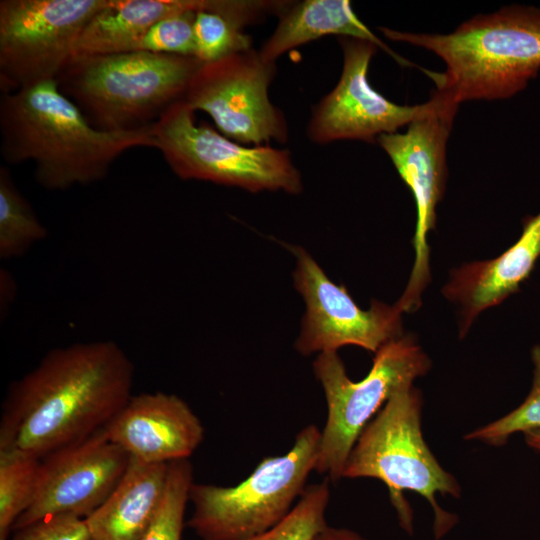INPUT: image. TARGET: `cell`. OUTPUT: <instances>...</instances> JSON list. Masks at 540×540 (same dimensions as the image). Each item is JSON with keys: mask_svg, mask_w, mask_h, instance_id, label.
<instances>
[{"mask_svg": "<svg viewBox=\"0 0 540 540\" xmlns=\"http://www.w3.org/2000/svg\"><path fill=\"white\" fill-rule=\"evenodd\" d=\"M134 365L114 341L49 350L7 391L0 450L42 459L103 430L132 397Z\"/></svg>", "mask_w": 540, "mask_h": 540, "instance_id": "obj_1", "label": "cell"}, {"mask_svg": "<svg viewBox=\"0 0 540 540\" xmlns=\"http://www.w3.org/2000/svg\"><path fill=\"white\" fill-rule=\"evenodd\" d=\"M152 128L96 129L56 80L2 94L0 100L2 158L11 165L33 162L35 181L51 191L98 182L122 153L156 148Z\"/></svg>", "mask_w": 540, "mask_h": 540, "instance_id": "obj_2", "label": "cell"}, {"mask_svg": "<svg viewBox=\"0 0 540 540\" xmlns=\"http://www.w3.org/2000/svg\"><path fill=\"white\" fill-rule=\"evenodd\" d=\"M379 30L391 40L439 56L446 70L436 73L425 69L424 73L459 104L510 98L540 70V8L535 6L509 5L476 15L448 34Z\"/></svg>", "mask_w": 540, "mask_h": 540, "instance_id": "obj_3", "label": "cell"}, {"mask_svg": "<svg viewBox=\"0 0 540 540\" xmlns=\"http://www.w3.org/2000/svg\"><path fill=\"white\" fill-rule=\"evenodd\" d=\"M202 64L147 51L73 56L56 82L93 127L125 132L152 126L182 100Z\"/></svg>", "mask_w": 540, "mask_h": 540, "instance_id": "obj_4", "label": "cell"}, {"mask_svg": "<svg viewBox=\"0 0 540 540\" xmlns=\"http://www.w3.org/2000/svg\"><path fill=\"white\" fill-rule=\"evenodd\" d=\"M423 397L414 386L396 392L365 427L347 459L342 478H374L389 492L401 528L413 533V512L404 497L412 491L424 497L434 513L433 531L442 539L458 523L436 495L459 498L457 479L435 458L423 437Z\"/></svg>", "mask_w": 540, "mask_h": 540, "instance_id": "obj_5", "label": "cell"}, {"mask_svg": "<svg viewBox=\"0 0 540 540\" xmlns=\"http://www.w3.org/2000/svg\"><path fill=\"white\" fill-rule=\"evenodd\" d=\"M321 430L302 428L288 452L265 457L235 486L192 483L193 510L186 525L201 540H245L284 519L315 471Z\"/></svg>", "mask_w": 540, "mask_h": 540, "instance_id": "obj_6", "label": "cell"}, {"mask_svg": "<svg viewBox=\"0 0 540 540\" xmlns=\"http://www.w3.org/2000/svg\"><path fill=\"white\" fill-rule=\"evenodd\" d=\"M431 368V360L411 335H402L382 346L368 374L352 381L337 352L318 354L313 370L327 404V419L315 471L332 482L343 471L359 436L387 401Z\"/></svg>", "mask_w": 540, "mask_h": 540, "instance_id": "obj_7", "label": "cell"}, {"mask_svg": "<svg viewBox=\"0 0 540 540\" xmlns=\"http://www.w3.org/2000/svg\"><path fill=\"white\" fill-rule=\"evenodd\" d=\"M158 149L182 180L208 181L250 192L303 190L301 172L286 149L247 147L207 123L197 124L195 111L182 99L153 124Z\"/></svg>", "mask_w": 540, "mask_h": 540, "instance_id": "obj_8", "label": "cell"}, {"mask_svg": "<svg viewBox=\"0 0 540 540\" xmlns=\"http://www.w3.org/2000/svg\"><path fill=\"white\" fill-rule=\"evenodd\" d=\"M459 105L450 93L436 88L405 133L382 134L377 138L411 190L417 209L414 265L396 302L402 312H414L420 307L422 293L431 279L427 235L435 228L436 206L446 187L447 142Z\"/></svg>", "mask_w": 540, "mask_h": 540, "instance_id": "obj_9", "label": "cell"}, {"mask_svg": "<svg viewBox=\"0 0 540 540\" xmlns=\"http://www.w3.org/2000/svg\"><path fill=\"white\" fill-rule=\"evenodd\" d=\"M107 0H1L0 88L56 80L89 20Z\"/></svg>", "mask_w": 540, "mask_h": 540, "instance_id": "obj_10", "label": "cell"}, {"mask_svg": "<svg viewBox=\"0 0 540 540\" xmlns=\"http://www.w3.org/2000/svg\"><path fill=\"white\" fill-rule=\"evenodd\" d=\"M276 63L250 49L203 63L192 77L183 100L206 112L219 132L239 144L286 143L288 124L269 98Z\"/></svg>", "mask_w": 540, "mask_h": 540, "instance_id": "obj_11", "label": "cell"}, {"mask_svg": "<svg viewBox=\"0 0 540 540\" xmlns=\"http://www.w3.org/2000/svg\"><path fill=\"white\" fill-rule=\"evenodd\" d=\"M289 249L296 258L294 285L306 304L295 342L300 354L337 352L346 345L376 353L403 335V312L396 304L374 300L369 309L360 308L345 286L333 283L304 248L290 245Z\"/></svg>", "mask_w": 540, "mask_h": 540, "instance_id": "obj_12", "label": "cell"}, {"mask_svg": "<svg viewBox=\"0 0 540 540\" xmlns=\"http://www.w3.org/2000/svg\"><path fill=\"white\" fill-rule=\"evenodd\" d=\"M129 460L104 429L43 457L33 501L13 530L58 514L85 519L111 495Z\"/></svg>", "mask_w": 540, "mask_h": 540, "instance_id": "obj_13", "label": "cell"}, {"mask_svg": "<svg viewBox=\"0 0 540 540\" xmlns=\"http://www.w3.org/2000/svg\"><path fill=\"white\" fill-rule=\"evenodd\" d=\"M338 41L342 72L336 86L312 110L306 130L311 142H375L380 135L397 132L418 117L424 103L399 105L370 85L369 64L378 48L374 43L352 37H339Z\"/></svg>", "mask_w": 540, "mask_h": 540, "instance_id": "obj_14", "label": "cell"}, {"mask_svg": "<svg viewBox=\"0 0 540 540\" xmlns=\"http://www.w3.org/2000/svg\"><path fill=\"white\" fill-rule=\"evenodd\" d=\"M104 432L130 457L170 463L189 459L204 440L205 430L182 398L154 392L132 395Z\"/></svg>", "mask_w": 540, "mask_h": 540, "instance_id": "obj_15", "label": "cell"}, {"mask_svg": "<svg viewBox=\"0 0 540 540\" xmlns=\"http://www.w3.org/2000/svg\"><path fill=\"white\" fill-rule=\"evenodd\" d=\"M539 258L540 212L523 220L521 236L499 256L453 270L442 293L460 306V337L465 336L481 312L517 293Z\"/></svg>", "mask_w": 540, "mask_h": 540, "instance_id": "obj_16", "label": "cell"}, {"mask_svg": "<svg viewBox=\"0 0 540 540\" xmlns=\"http://www.w3.org/2000/svg\"><path fill=\"white\" fill-rule=\"evenodd\" d=\"M169 463L130 457L127 469L107 500L85 518L91 540H141L162 505Z\"/></svg>", "mask_w": 540, "mask_h": 540, "instance_id": "obj_17", "label": "cell"}, {"mask_svg": "<svg viewBox=\"0 0 540 540\" xmlns=\"http://www.w3.org/2000/svg\"><path fill=\"white\" fill-rule=\"evenodd\" d=\"M327 35L352 37L374 43L404 66H414L380 38L355 14L349 0H305L293 3L279 15V22L259 50L270 63L288 51Z\"/></svg>", "mask_w": 540, "mask_h": 540, "instance_id": "obj_18", "label": "cell"}, {"mask_svg": "<svg viewBox=\"0 0 540 540\" xmlns=\"http://www.w3.org/2000/svg\"><path fill=\"white\" fill-rule=\"evenodd\" d=\"M207 0H107L84 27L73 56L135 51L158 21L186 11H199Z\"/></svg>", "mask_w": 540, "mask_h": 540, "instance_id": "obj_19", "label": "cell"}, {"mask_svg": "<svg viewBox=\"0 0 540 540\" xmlns=\"http://www.w3.org/2000/svg\"><path fill=\"white\" fill-rule=\"evenodd\" d=\"M48 235L46 227L16 186L9 169L0 167V258L26 254Z\"/></svg>", "mask_w": 540, "mask_h": 540, "instance_id": "obj_20", "label": "cell"}, {"mask_svg": "<svg viewBox=\"0 0 540 540\" xmlns=\"http://www.w3.org/2000/svg\"><path fill=\"white\" fill-rule=\"evenodd\" d=\"M41 459L15 449L0 450V540L31 505Z\"/></svg>", "mask_w": 540, "mask_h": 540, "instance_id": "obj_21", "label": "cell"}, {"mask_svg": "<svg viewBox=\"0 0 540 540\" xmlns=\"http://www.w3.org/2000/svg\"><path fill=\"white\" fill-rule=\"evenodd\" d=\"M330 480L306 487L289 512L272 528L245 540H314L327 526L326 512L330 500Z\"/></svg>", "mask_w": 540, "mask_h": 540, "instance_id": "obj_22", "label": "cell"}, {"mask_svg": "<svg viewBox=\"0 0 540 540\" xmlns=\"http://www.w3.org/2000/svg\"><path fill=\"white\" fill-rule=\"evenodd\" d=\"M531 359L534 366L533 384L523 403L498 420L469 432L464 436L465 440L499 447L515 433L540 430V344L532 348Z\"/></svg>", "mask_w": 540, "mask_h": 540, "instance_id": "obj_23", "label": "cell"}, {"mask_svg": "<svg viewBox=\"0 0 540 540\" xmlns=\"http://www.w3.org/2000/svg\"><path fill=\"white\" fill-rule=\"evenodd\" d=\"M192 483L193 468L189 459L169 463L162 505L154 523L141 540H181Z\"/></svg>", "mask_w": 540, "mask_h": 540, "instance_id": "obj_24", "label": "cell"}, {"mask_svg": "<svg viewBox=\"0 0 540 540\" xmlns=\"http://www.w3.org/2000/svg\"><path fill=\"white\" fill-rule=\"evenodd\" d=\"M196 11H186L155 23L139 41L135 51L194 56Z\"/></svg>", "mask_w": 540, "mask_h": 540, "instance_id": "obj_25", "label": "cell"}, {"mask_svg": "<svg viewBox=\"0 0 540 540\" xmlns=\"http://www.w3.org/2000/svg\"><path fill=\"white\" fill-rule=\"evenodd\" d=\"M16 532L13 540H91L85 519L72 514L49 516Z\"/></svg>", "mask_w": 540, "mask_h": 540, "instance_id": "obj_26", "label": "cell"}, {"mask_svg": "<svg viewBox=\"0 0 540 540\" xmlns=\"http://www.w3.org/2000/svg\"><path fill=\"white\" fill-rule=\"evenodd\" d=\"M0 292H1V316L6 314L9 305L13 302L16 294V284L11 273L5 269L0 271Z\"/></svg>", "mask_w": 540, "mask_h": 540, "instance_id": "obj_27", "label": "cell"}, {"mask_svg": "<svg viewBox=\"0 0 540 540\" xmlns=\"http://www.w3.org/2000/svg\"><path fill=\"white\" fill-rule=\"evenodd\" d=\"M314 540H369L359 533L343 527L327 525Z\"/></svg>", "mask_w": 540, "mask_h": 540, "instance_id": "obj_28", "label": "cell"}, {"mask_svg": "<svg viewBox=\"0 0 540 540\" xmlns=\"http://www.w3.org/2000/svg\"><path fill=\"white\" fill-rule=\"evenodd\" d=\"M526 444L540 455V430L524 434Z\"/></svg>", "mask_w": 540, "mask_h": 540, "instance_id": "obj_29", "label": "cell"}]
</instances>
